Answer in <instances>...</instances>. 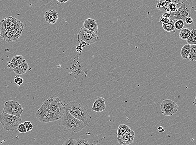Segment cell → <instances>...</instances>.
Here are the masks:
<instances>
[{
	"label": "cell",
	"instance_id": "1",
	"mask_svg": "<svg viewBox=\"0 0 196 145\" xmlns=\"http://www.w3.org/2000/svg\"><path fill=\"white\" fill-rule=\"evenodd\" d=\"M65 109L71 115L82 121L87 126L91 122L92 116L85 107L76 102L71 101L65 104Z\"/></svg>",
	"mask_w": 196,
	"mask_h": 145
},
{
	"label": "cell",
	"instance_id": "2",
	"mask_svg": "<svg viewBox=\"0 0 196 145\" xmlns=\"http://www.w3.org/2000/svg\"><path fill=\"white\" fill-rule=\"evenodd\" d=\"M61 118L64 131L70 134L79 132L86 126L84 122L75 118L66 109Z\"/></svg>",
	"mask_w": 196,
	"mask_h": 145
},
{
	"label": "cell",
	"instance_id": "3",
	"mask_svg": "<svg viewBox=\"0 0 196 145\" xmlns=\"http://www.w3.org/2000/svg\"><path fill=\"white\" fill-rule=\"evenodd\" d=\"M44 103L56 121L61 118L65 110V104L59 98L50 97Z\"/></svg>",
	"mask_w": 196,
	"mask_h": 145
},
{
	"label": "cell",
	"instance_id": "4",
	"mask_svg": "<svg viewBox=\"0 0 196 145\" xmlns=\"http://www.w3.org/2000/svg\"><path fill=\"white\" fill-rule=\"evenodd\" d=\"M21 118L15 116L2 112L0 114V122L6 131H14L18 128V126L22 123Z\"/></svg>",
	"mask_w": 196,
	"mask_h": 145
},
{
	"label": "cell",
	"instance_id": "5",
	"mask_svg": "<svg viewBox=\"0 0 196 145\" xmlns=\"http://www.w3.org/2000/svg\"><path fill=\"white\" fill-rule=\"evenodd\" d=\"M190 5L187 1H184L176 11L172 13L170 19L173 20H182L185 21V18L190 17Z\"/></svg>",
	"mask_w": 196,
	"mask_h": 145
},
{
	"label": "cell",
	"instance_id": "6",
	"mask_svg": "<svg viewBox=\"0 0 196 145\" xmlns=\"http://www.w3.org/2000/svg\"><path fill=\"white\" fill-rule=\"evenodd\" d=\"M23 111V106L18 102L8 100L4 103L3 112L20 118Z\"/></svg>",
	"mask_w": 196,
	"mask_h": 145
},
{
	"label": "cell",
	"instance_id": "7",
	"mask_svg": "<svg viewBox=\"0 0 196 145\" xmlns=\"http://www.w3.org/2000/svg\"><path fill=\"white\" fill-rule=\"evenodd\" d=\"M78 41L79 43L84 41L87 43L88 46L95 44L98 38V32H93L85 29L80 28L79 32L77 33Z\"/></svg>",
	"mask_w": 196,
	"mask_h": 145
},
{
	"label": "cell",
	"instance_id": "8",
	"mask_svg": "<svg viewBox=\"0 0 196 145\" xmlns=\"http://www.w3.org/2000/svg\"><path fill=\"white\" fill-rule=\"evenodd\" d=\"M36 117L38 121L42 123L56 121L51 112L48 110L44 102L36 111Z\"/></svg>",
	"mask_w": 196,
	"mask_h": 145
},
{
	"label": "cell",
	"instance_id": "9",
	"mask_svg": "<svg viewBox=\"0 0 196 145\" xmlns=\"http://www.w3.org/2000/svg\"><path fill=\"white\" fill-rule=\"evenodd\" d=\"M179 109L178 105L171 99L163 100L161 105V109L163 115L171 116L175 114Z\"/></svg>",
	"mask_w": 196,
	"mask_h": 145
},
{
	"label": "cell",
	"instance_id": "10",
	"mask_svg": "<svg viewBox=\"0 0 196 145\" xmlns=\"http://www.w3.org/2000/svg\"><path fill=\"white\" fill-rule=\"evenodd\" d=\"M44 17L45 21L48 24H55L58 20V13L55 10H48L44 14Z\"/></svg>",
	"mask_w": 196,
	"mask_h": 145
},
{
	"label": "cell",
	"instance_id": "11",
	"mask_svg": "<svg viewBox=\"0 0 196 145\" xmlns=\"http://www.w3.org/2000/svg\"><path fill=\"white\" fill-rule=\"evenodd\" d=\"M135 137V133L132 130L122 136L120 139L117 140L120 145H129L133 143Z\"/></svg>",
	"mask_w": 196,
	"mask_h": 145
},
{
	"label": "cell",
	"instance_id": "12",
	"mask_svg": "<svg viewBox=\"0 0 196 145\" xmlns=\"http://www.w3.org/2000/svg\"><path fill=\"white\" fill-rule=\"evenodd\" d=\"M106 108L104 99L103 97H100L95 100L91 110L96 112H102L105 110Z\"/></svg>",
	"mask_w": 196,
	"mask_h": 145
},
{
	"label": "cell",
	"instance_id": "13",
	"mask_svg": "<svg viewBox=\"0 0 196 145\" xmlns=\"http://www.w3.org/2000/svg\"><path fill=\"white\" fill-rule=\"evenodd\" d=\"M83 27L93 32H98V25L96 20L92 18L86 19L83 22Z\"/></svg>",
	"mask_w": 196,
	"mask_h": 145
},
{
	"label": "cell",
	"instance_id": "14",
	"mask_svg": "<svg viewBox=\"0 0 196 145\" xmlns=\"http://www.w3.org/2000/svg\"><path fill=\"white\" fill-rule=\"evenodd\" d=\"M24 57L21 55H17L12 58L11 61L8 62V68L14 69L22 64L25 61Z\"/></svg>",
	"mask_w": 196,
	"mask_h": 145
},
{
	"label": "cell",
	"instance_id": "15",
	"mask_svg": "<svg viewBox=\"0 0 196 145\" xmlns=\"http://www.w3.org/2000/svg\"><path fill=\"white\" fill-rule=\"evenodd\" d=\"M29 69V66L27 61H25L20 65L17 67V68L13 69V71L17 75H21L25 74L27 72Z\"/></svg>",
	"mask_w": 196,
	"mask_h": 145
},
{
	"label": "cell",
	"instance_id": "16",
	"mask_svg": "<svg viewBox=\"0 0 196 145\" xmlns=\"http://www.w3.org/2000/svg\"><path fill=\"white\" fill-rule=\"evenodd\" d=\"M0 32L1 37L6 42L9 43L15 42L11 30H1Z\"/></svg>",
	"mask_w": 196,
	"mask_h": 145
},
{
	"label": "cell",
	"instance_id": "17",
	"mask_svg": "<svg viewBox=\"0 0 196 145\" xmlns=\"http://www.w3.org/2000/svg\"><path fill=\"white\" fill-rule=\"evenodd\" d=\"M132 130L129 126L125 124H121L118 127L117 132V139H120L126 133L129 132Z\"/></svg>",
	"mask_w": 196,
	"mask_h": 145
},
{
	"label": "cell",
	"instance_id": "18",
	"mask_svg": "<svg viewBox=\"0 0 196 145\" xmlns=\"http://www.w3.org/2000/svg\"><path fill=\"white\" fill-rule=\"evenodd\" d=\"M10 25L11 30L15 28L24 26L20 20L15 18L14 16L9 17Z\"/></svg>",
	"mask_w": 196,
	"mask_h": 145
},
{
	"label": "cell",
	"instance_id": "19",
	"mask_svg": "<svg viewBox=\"0 0 196 145\" xmlns=\"http://www.w3.org/2000/svg\"><path fill=\"white\" fill-rule=\"evenodd\" d=\"M191 45L189 44H186L182 48L181 50V55L183 59H188V56L190 54Z\"/></svg>",
	"mask_w": 196,
	"mask_h": 145
},
{
	"label": "cell",
	"instance_id": "20",
	"mask_svg": "<svg viewBox=\"0 0 196 145\" xmlns=\"http://www.w3.org/2000/svg\"><path fill=\"white\" fill-rule=\"evenodd\" d=\"M191 34V31L189 30L188 28H184L182 29L180 31L179 36L180 38L183 40L187 41L189 38Z\"/></svg>",
	"mask_w": 196,
	"mask_h": 145
},
{
	"label": "cell",
	"instance_id": "21",
	"mask_svg": "<svg viewBox=\"0 0 196 145\" xmlns=\"http://www.w3.org/2000/svg\"><path fill=\"white\" fill-rule=\"evenodd\" d=\"M24 26L15 28L11 30L15 42L17 41L19 37L21 36L23 31Z\"/></svg>",
	"mask_w": 196,
	"mask_h": 145
},
{
	"label": "cell",
	"instance_id": "22",
	"mask_svg": "<svg viewBox=\"0 0 196 145\" xmlns=\"http://www.w3.org/2000/svg\"><path fill=\"white\" fill-rule=\"evenodd\" d=\"M11 30L9 17L3 18L0 21V31Z\"/></svg>",
	"mask_w": 196,
	"mask_h": 145
},
{
	"label": "cell",
	"instance_id": "23",
	"mask_svg": "<svg viewBox=\"0 0 196 145\" xmlns=\"http://www.w3.org/2000/svg\"><path fill=\"white\" fill-rule=\"evenodd\" d=\"M170 19V22L167 24H162L163 30L167 32H172L175 30V25L174 20Z\"/></svg>",
	"mask_w": 196,
	"mask_h": 145
},
{
	"label": "cell",
	"instance_id": "24",
	"mask_svg": "<svg viewBox=\"0 0 196 145\" xmlns=\"http://www.w3.org/2000/svg\"><path fill=\"white\" fill-rule=\"evenodd\" d=\"M188 44L190 45H196V30L193 29L191 31V34L187 40Z\"/></svg>",
	"mask_w": 196,
	"mask_h": 145
},
{
	"label": "cell",
	"instance_id": "25",
	"mask_svg": "<svg viewBox=\"0 0 196 145\" xmlns=\"http://www.w3.org/2000/svg\"><path fill=\"white\" fill-rule=\"evenodd\" d=\"M188 59L190 61H196V45H191L190 52Z\"/></svg>",
	"mask_w": 196,
	"mask_h": 145
},
{
	"label": "cell",
	"instance_id": "26",
	"mask_svg": "<svg viewBox=\"0 0 196 145\" xmlns=\"http://www.w3.org/2000/svg\"><path fill=\"white\" fill-rule=\"evenodd\" d=\"M175 29L177 30H182L185 26L184 22L182 20H176L174 21Z\"/></svg>",
	"mask_w": 196,
	"mask_h": 145
},
{
	"label": "cell",
	"instance_id": "27",
	"mask_svg": "<svg viewBox=\"0 0 196 145\" xmlns=\"http://www.w3.org/2000/svg\"><path fill=\"white\" fill-rule=\"evenodd\" d=\"M184 23L185 27L187 28H191L194 25L193 19L191 17H187V18H185Z\"/></svg>",
	"mask_w": 196,
	"mask_h": 145
},
{
	"label": "cell",
	"instance_id": "28",
	"mask_svg": "<svg viewBox=\"0 0 196 145\" xmlns=\"http://www.w3.org/2000/svg\"><path fill=\"white\" fill-rule=\"evenodd\" d=\"M76 145H91L88 141L87 139L79 138L76 140Z\"/></svg>",
	"mask_w": 196,
	"mask_h": 145
},
{
	"label": "cell",
	"instance_id": "29",
	"mask_svg": "<svg viewBox=\"0 0 196 145\" xmlns=\"http://www.w3.org/2000/svg\"><path fill=\"white\" fill-rule=\"evenodd\" d=\"M17 130H18V131L21 134H25L27 132L26 128L25 126L24 125L23 123L20 124L19 126H18Z\"/></svg>",
	"mask_w": 196,
	"mask_h": 145
},
{
	"label": "cell",
	"instance_id": "30",
	"mask_svg": "<svg viewBox=\"0 0 196 145\" xmlns=\"http://www.w3.org/2000/svg\"><path fill=\"white\" fill-rule=\"evenodd\" d=\"M15 84L18 86H20L23 83V80L22 78L20 77L18 75L16 76L14 79Z\"/></svg>",
	"mask_w": 196,
	"mask_h": 145
},
{
	"label": "cell",
	"instance_id": "31",
	"mask_svg": "<svg viewBox=\"0 0 196 145\" xmlns=\"http://www.w3.org/2000/svg\"><path fill=\"white\" fill-rule=\"evenodd\" d=\"M23 124L24 125H25V126L27 132L31 131L33 129V125H32V123H31L30 121H25V122L23 123Z\"/></svg>",
	"mask_w": 196,
	"mask_h": 145
},
{
	"label": "cell",
	"instance_id": "32",
	"mask_svg": "<svg viewBox=\"0 0 196 145\" xmlns=\"http://www.w3.org/2000/svg\"><path fill=\"white\" fill-rule=\"evenodd\" d=\"M62 145H76V140L75 139L69 138L65 140Z\"/></svg>",
	"mask_w": 196,
	"mask_h": 145
},
{
	"label": "cell",
	"instance_id": "33",
	"mask_svg": "<svg viewBox=\"0 0 196 145\" xmlns=\"http://www.w3.org/2000/svg\"><path fill=\"white\" fill-rule=\"evenodd\" d=\"M169 8L171 13L174 12L177 9V5L174 3H171L169 6Z\"/></svg>",
	"mask_w": 196,
	"mask_h": 145
},
{
	"label": "cell",
	"instance_id": "34",
	"mask_svg": "<svg viewBox=\"0 0 196 145\" xmlns=\"http://www.w3.org/2000/svg\"><path fill=\"white\" fill-rule=\"evenodd\" d=\"M158 3L157 5V8L161 10L165 5V1H157Z\"/></svg>",
	"mask_w": 196,
	"mask_h": 145
},
{
	"label": "cell",
	"instance_id": "35",
	"mask_svg": "<svg viewBox=\"0 0 196 145\" xmlns=\"http://www.w3.org/2000/svg\"><path fill=\"white\" fill-rule=\"evenodd\" d=\"M170 19L169 18H163L162 17L160 18L159 22L162 23V24H165L169 23L170 22Z\"/></svg>",
	"mask_w": 196,
	"mask_h": 145
},
{
	"label": "cell",
	"instance_id": "36",
	"mask_svg": "<svg viewBox=\"0 0 196 145\" xmlns=\"http://www.w3.org/2000/svg\"><path fill=\"white\" fill-rule=\"evenodd\" d=\"M171 14L172 13H163V15H162V17L163 18H170V17Z\"/></svg>",
	"mask_w": 196,
	"mask_h": 145
},
{
	"label": "cell",
	"instance_id": "37",
	"mask_svg": "<svg viewBox=\"0 0 196 145\" xmlns=\"http://www.w3.org/2000/svg\"><path fill=\"white\" fill-rule=\"evenodd\" d=\"M79 46L82 47V48H84V47H86L88 45L87 43H86L85 42H84V41H81L79 43Z\"/></svg>",
	"mask_w": 196,
	"mask_h": 145
},
{
	"label": "cell",
	"instance_id": "38",
	"mask_svg": "<svg viewBox=\"0 0 196 145\" xmlns=\"http://www.w3.org/2000/svg\"><path fill=\"white\" fill-rule=\"evenodd\" d=\"M76 52H77L81 53L82 52V50H83V48L79 45V46H76Z\"/></svg>",
	"mask_w": 196,
	"mask_h": 145
},
{
	"label": "cell",
	"instance_id": "39",
	"mask_svg": "<svg viewBox=\"0 0 196 145\" xmlns=\"http://www.w3.org/2000/svg\"><path fill=\"white\" fill-rule=\"evenodd\" d=\"M157 130L160 133L163 132L165 131L164 128L163 127H162V126H160V127H158Z\"/></svg>",
	"mask_w": 196,
	"mask_h": 145
},
{
	"label": "cell",
	"instance_id": "40",
	"mask_svg": "<svg viewBox=\"0 0 196 145\" xmlns=\"http://www.w3.org/2000/svg\"><path fill=\"white\" fill-rule=\"evenodd\" d=\"M57 2H59V3H61V4H65L67 3L69 1V0H57Z\"/></svg>",
	"mask_w": 196,
	"mask_h": 145
},
{
	"label": "cell",
	"instance_id": "41",
	"mask_svg": "<svg viewBox=\"0 0 196 145\" xmlns=\"http://www.w3.org/2000/svg\"><path fill=\"white\" fill-rule=\"evenodd\" d=\"M193 104L194 106V107L196 108V94L195 98L194 101L193 102Z\"/></svg>",
	"mask_w": 196,
	"mask_h": 145
},
{
	"label": "cell",
	"instance_id": "42",
	"mask_svg": "<svg viewBox=\"0 0 196 145\" xmlns=\"http://www.w3.org/2000/svg\"><path fill=\"white\" fill-rule=\"evenodd\" d=\"M0 37H1V32H0Z\"/></svg>",
	"mask_w": 196,
	"mask_h": 145
}]
</instances>
